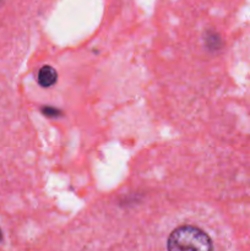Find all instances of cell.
Returning <instances> with one entry per match:
<instances>
[{
  "mask_svg": "<svg viewBox=\"0 0 250 251\" xmlns=\"http://www.w3.org/2000/svg\"><path fill=\"white\" fill-rule=\"evenodd\" d=\"M0 1H1V0H0Z\"/></svg>",
  "mask_w": 250,
  "mask_h": 251,
  "instance_id": "277c9868",
  "label": "cell"
},
{
  "mask_svg": "<svg viewBox=\"0 0 250 251\" xmlns=\"http://www.w3.org/2000/svg\"><path fill=\"white\" fill-rule=\"evenodd\" d=\"M37 80H38V83L42 87H51L58 80V74H56L55 69L46 65L38 71Z\"/></svg>",
  "mask_w": 250,
  "mask_h": 251,
  "instance_id": "7a4b0ae2",
  "label": "cell"
},
{
  "mask_svg": "<svg viewBox=\"0 0 250 251\" xmlns=\"http://www.w3.org/2000/svg\"><path fill=\"white\" fill-rule=\"evenodd\" d=\"M167 248L168 250L208 251L212 250L213 247L210 237L205 232L193 226H183L172 232Z\"/></svg>",
  "mask_w": 250,
  "mask_h": 251,
  "instance_id": "6da1fadb",
  "label": "cell"
},
{
  "mask_svg": "<svg viewBox=\"0 0 250 251\" xmlns=\"http://www.w3.org/2000/svg\"><path fill=\"white\" fill-rule=\"evenodd\" d=\"M0 239H1V232H0Z\"/></svg>",
  "mask_w": 250,
  "mask_h": 251,
  "instance_id": "3957f363",
  "label": "cell"
}]
</instances>
